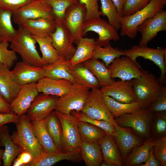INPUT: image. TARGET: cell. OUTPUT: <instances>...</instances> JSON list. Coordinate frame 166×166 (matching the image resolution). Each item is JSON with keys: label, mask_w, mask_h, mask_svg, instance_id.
Masks as SVG:
<instances>
[{"label": "cell", "mask_w": 166, "mask_h": 166, "mask_svg": "<svg viewBox=\"0 0 166 166\" xmlns=\"http://www.w3.org/2000/svg\"><path fill=\"white\" fill-rule=\"evenodd\" d=\"M90 89L79 83L72 84L69 91L59 97L54 110L64 114H70L73 111H81L88 96Z\"/></svg>", "instance_id": "obj_6"}, {"label": "cell", "mask_w": 166, "mask_h": 166, "mask_svg": "<svg viewBox=\"0 0 166 166\" xmlns=\"http://www.w3.org/2000/svg\"><path fill=\"white\" fill-rule=\"evenodd\" d=\"M70 65V60H66L61 58L54 63L42 66L45 70L46 77L55 79L66 80L73 83H78L68 70Z\"/></svg>", "instance_id": "obj_27"}, {"label": "cell", "mask_w": 166, "mask_h": 166, "mask_svg": "<svg viewBox=\"0 0 166 166\" xmlns=\"http://www.w3.org/2000/svg\"><path fill=\"white\" fill-rule=\"evenodd\" d=\"M138 166H159L160 164L154 156L152 153V148L150 150L147 158L144 162Z\"/></svg>", "instance_id": "obj_52"}, {"label": "cell", "mask_w": 166, "mask_h": 166, "mask_svg": "<svg viewBox=\"0 0 166 166\" xmlns=\"http://www.w3.org/2000/svg\"><path fill=\"white\" fill-rule=\"evenodd\" d=\"M82 160L79 152H58L46 153L36 160H32L27 166H51L63 160L73 162H80Z\"/></svg>", "instance_id": "obj_25"}, {"label": "cell", "mask_w": 166, "mask_h": 166, "mask_svg": "<svg viewBox=\"0 0 166 166\" xmlns=\"http://www.w3.org/2000/svg\"><path fill=\"white\" fill-rule=\"evenodd\" d=\"M77 0V1H79V0Z\"/></svg>", "instance_id": "obj_58"}, {"label": "cell", "mask_w": 166, "mask_h": 166, "mask_svg": "<svg viewBox=\"0 0 166 166\" xmlns=\"http://www.w3.org/2000/svg\"><path fill=\"white\" fill-rule=\"evenodd\" d=\"M160 1L164 6L166 5V0H160Z\"/></svg>", "instance_id": "obj_57"}, {"label": "cell", "mask_w": 166, "mask_h": 166, "mask_svg": "<svg viewBox=\"0 0 166 166\" xmlns=\"http://www.w3.org/2000/svg\"><path fill=\"white\" fill-rule=\"evenodd\" d=\"M151 0H126L124 4L122 17L133 14L146 7Z\"/></svg>", "instance_id": "obj_46"}, {"label": "cell", "mask_w": 166, "mask_h": 166, "mask_svg": "<svg viewBox=\"0 0 166 166\" xmlns=\"http://www.w3.org/2000/svg\"><path fill=\"white\" fill-rule=\"evenodd\" d=\"M164 5L160 0H151L143 9L135 13L122 17L120 35L131 39L136 37L137 27L147 19L163 10Z\"/></svg>", "instance_id": "obj_5"}, {"label": "cell", "mask_w": 166, "mask_h": 166, "mask_svg": "<svg viewBox=\"0 0 166 166\" xmlns=\"http://www.w3.org/2000/svg\"><path fill=\"white\" fill-rule=\"evenodd\" d=\"M100 166H113L111 164L103 160L101 163Z\"/></svg>", "instance_id": "obj_56"}, {"label": "cell", "mask_w": 166, "mask_h": 166, "mask_svg": "<svg viewBox=\"0 0 166 166\" xmlns=\"http://www.w3.org/2000/svg\"><path fill=\"white\" fill-rule=\"evenodd\" d=\"M39 45L42 53V66L54 63L61 58L53 46L51 36L42 37L32 35Z\"/></svg>", "instance_id": "obj_30"}, {"label": "cell", "mask_w": 166, "mask_h": 166, "mask_svg": "<svg viewBox=\"0 0 166 166\" xmlns=\"http://www.w3.org/2000/svg\"><path fill=\"white\" fill-rule=\"evenodd\" d=\"M103 160L113 166L123 165V159L112 135H107L99 142Z\"/></svg>", "instance_id": "obj_24"}, {"label": "cell", "mask_w": 166, "mask_h": 166, "mask_svg": "<svg viewBox=\"0 0 166 166\" xmlns=\"http://www.w3.org/2000/svg\"><path fill=\"white\" fill-rule=\"evenodd\" d=\"M101 3V15L106 16L108 22L117 31L120 29L122 17L111 0H99Z\"/></svg>", "instance_id": "obj_40"}, {"label": "cell", "mask_w": 166, "mask_h": 166, "mask_svg": "<svg viewBox=\"0 0 166 166\" xmlns=\"http://www.w3.org/2000/svg\"><path fill=\"white\" fill-rule=\"evenodd\" d=\"M50 5L54 19L57 24L62 22L67 9L72 5L79 2L77 0H43Z\"/></svg>", "instance_id": "obj_42"}, {"label": "cell", "mask_w": 166, "mask_h": 166, "mask_svg": "<svg viewBox=\"0 0 166 166\" xmlns=\"http://www.w3.org/2000/svg\"><path fill=\"white\" fill-rule=\"evenodd\" d=\"M124 55V50L114 48L109 43L103 47L97 45L92 58L101 59L107 67L115 58Z\"/></svg>", "instance_id": "obj_39"}, {"label": "cell", "mask_w": 166, "mask_h": 166, "mask_svg": "<svg viewBox=\"0 0 166 166\" xmlns=\"http://www.w3.org/2000/svg\"><path fill=\"white\" fill-rule=\"evenodd\" d=\"M4 150L0 148V164L2 165V159Z\"/></svg>", "instance_id": "obj_55"}, {"label": "cell", "mask_w": 166, "mask_h": 166, "mask_svg": "<svg viewBox=\"0 0 166 166\" xmlns=\"http://www.w3.org/2000/svg\"><path fill=\"white\" fill-rule=\"evenodd\" d=\"M73 56L70 60V68L92 58L97 45L93 38L82 37L77 45Z\"/></svg>", "instance_id": "obj_28"}, {"label": "cell", "mask_w": 166, "mask_h": 166, "mask_svg": "<svg viewBox=\"0 0 166 166\" xmlns=\"http://www.w3.org/2000/svg\"><path fill=\"white\" fill-rule=\"evenodd\" d=\"M86 9L85 5L79 2L66 10L62 22L70 33L73 43L77 45L82 37Z\"/></svg>", "instance_id": "obj_13"}, {"label": "cell", "mask_w": 166, "mask_h": 166, "mask_svg": "<svg viewBox=\"0 0 166 166\" xmlns=\"http://www.w3.org/2000/svg\"><path fill=\"white\" fill-rule=\"evenodd\" d=\"M124 56H128L134 61L139 57H142L153 61L158 66L161 71L158 78L164 85L166 84V49L162 47L156 48L146 46L133 45L129 49L124 50Z\"/></svg>", "instance_id": "obj_8"}, {"label": "cell", "mask_w": 166, "mask_h": 166, "mask_svg": "<svg viewBox=\"0 0 166 166\" xmlns=\"http://www.w3.org/2000/svg\"><path fill=\"white\" fill-rule=\"evenodd\" d=\"M148 107L153 113L166 111V86L165 85L160 95Z\"/></svg>", "instance_id": "obj_49"}, {"label": "cell", "mask_w": 166, "mask_h": 166, "mask_svg": "<svg viewBox=\"0 0 166 166\" xmlns=\"http://www.w3.org/2000/svg\"><path fill=\"white\" fill-rule=\"evenodd\" d=\"M155 144L152 147V153L160 166H166V136L154 139Z\"/></svg>", "instance_id": "obj_45"}, {"label": "cell", "mask_w": 166, "mask_h": 166, "mask_svg": "<svg viewBox=\"0 0 166 166\" xmlns=\"http://www.w3.org/2000/svg\"><path fill=\"white\" fill-rule=\"evenodd\" d=\"M153 113L148 107H142L114 120L117 125L130 128L137 136L145 140L151 137L150 125Z\"/></svg>", "instance_id": "obj_4"}, {"label": "cell", "mask_w": 166, "mask_h": 166, "mask_svg": "<svg viewBox=\"0 0 166 166\" xmlns=\"http://www.w3.org/2000/svg\"><path fill=\"white\" fill-rule=\"evenodd\" d=\"M40 18L54 19L51 6L43 0H34L13 14L14 22L18 25L29 19Z\"/></svg>", "instance_id": "obj_10"}, {"label": "cell", "mask_w": 166, "mask_h": 166, "mask_svg": "<svg viewBox=\"0 0 166 166\" xmlns=\"http://www.w3.org/2000/svg\"><path fill=\"white\" fill-rule=\"evenodd\" d=\"M39 93L36 82L21 86L17 96L10 104L11 112L18 116L25 114Z\"/></svg>", "instance_id": "obj_20"}, {"label": "cell", "mask_w": 166, "mask_h": 166, "mask_svg": "<svg viewBox=\"0 0 166 166\" xmlns=\"http://www.w3.org/2000/svg\"><path fill=\"white\" fill-rule=\"evenodd\" d=\"M11 72L14 81L20 86L37 83L45 77L42 66L32 65L23 61L17 62Z\"/></svg>", "instance_id": "obj_19"}, {"label": "cell", "mask_w": 166, "mask_h": 166, "mask_svg": "<svg viewBox=\"0 0 166 166\" xmlns=\"http://www.w3.org/2000/svg\"><path fill=\"white\" fill-rule=\"evenodd\" d=\"M8 42H0V62L10 69L18 59L16 53L8 49Z\"/></svg>", "instance_id": "obj_44"}, {"label": "cell", "mask_w": 166, "mask_h": 166, "mask_svg": "<svg viewBox=\"0 0 166 166\" xmlns=\"http://www.w3.org/2000/svg\"><path fill=\"white\" fill-rule=\"evenodd\" d=\"M124 56L115 58L108 66L111 77L129 81L141 77L143 75L142 69L138 62Z\"/></svg>", "instance_id": "obj_12"}, {"label": "cell", "mask_w": 166, "mask_h": 166, "mask_svg": "<svg viewBox=\"0 0 166 166\" xmlns=\"http://www.w3.org/2000/svg\"><path fill=\"white\" fill-rule=\"evenodd\" d=\"M103 97L114 118L125 114L132 113L142 107L141 104L137 101L124 103L119 102L108 96L103 95Z\"/></svg>", "instance_id": "obj_33"}, {"label": "cell", "mask_w": 166, "mask_h": 166, "mask_svg": "<svg viewBox=\"0 0 166 166\" xmlns=\"http://www.w3.org/2000/svg\"><path fill=\"white\" fill-rule=\"evenodd\" d=\"M143 75L132 80L136 101L148 107L160 95L164 86L152 73L142 69Z\"/></svg>", "instance_id": "obj_2"}, {"label": "cell", "mask_w": 166, "mask_h": 166, "mask_svg": "<svg viewBox=\"0 0 166 166\" xmlns=\"http://www.w3.org/2000/svg\"><path fill=\"white\" fill-rule=\"evenodd\" d=\"M19 116L12 112L8 113H0V130L6 124L9 123H16L18 121Z\"/></svg>", "instance_id": "obj_51"}, {"label": "cell", "mask_w": 166, "mask_h": 166, "mask_svg": "<svg viewBox=\"0 0 166 166\" xmlns=\"http://www.w3.org/2000/svg\"><path fill=\"white\" fill-rule=\"evenodd\" d=\"M78 130L82 141L99 144L100 140L107 135L102 129L88 123L78 121Z\"/></svg>", "instance_id": "obj_36"}, {"label": "cell", "mask_w": 166, "mask_h": 166, "mask_svg": "<svg viewBox=\"0 0 166 166\" xmlns=\"http://www.w3.org/2000/svg\"><path fill=\"white\" fill-rule=\"evenodd\" d=\"M59 97L45 94H38L35 97L26 113L31 121H38L45 118L54 110Z\"/></svg>", "instance_id": "obj_18"}, {"label": "cell", "mask_w": 166, "mask_h": 166, "mask_svg": "<svg viewBox=\"0 0 166 166\" xmlns=\"http://www.w3.org/2000/svg\"><path fill=\"white\" fill-rule=\"evenodd\" d=\"M44 119L46 128L53 142L58 149L63 152L61 126L56 111H52Z\"/></svg>", "instance_id": "obj_37"}, {"label": "cell", "mask_w": 166, "mask_h": 166, "mask_svg": "<svg viewBox=\"0 0 166 166\" xmlns=\"http://www.w3.org/2000/svg\"><path fill=\"white\" fill-rule=\"evenodd\" d=\"M57 25L54 19L40 18L28 20L19 25L32 35L46 37L51 36Z\"/></svg>", "instance_id": "obj_21"}, {"label": "cell", "mask_w": 166, "mask_h": 166, "mask_svg": "<svg viewBox=\"0 0 166 166\" xmlns=\"http://www.w3.org/2000/svg\"><path fill=\"white\" fill-rule=\"evenodd\" d=\"M18 26L15 36L10 42V48L20 56L23 61L32 65L42 66L41 57L36 48L37 42L31 34Z\"/></svg>", "instance_id": "obj_3"}, {"label": "cell", "mask_w": 166, "mask_h": 166, "mask_svg": "<svg viewBox=\"0 0 166 166\" xmlns=\"http://www.w3.org/2000/svg\"><path fill=\"white\" fill-rule=\"evenodd\" d=\"M34 133L44 151L51 153L60 151L57 148L46 128L45 119L31 121Z\"/></svg>", "instance_id": "obj_29"}, {"label": "cell", "mask_w": 166, "mask_h": 166, "mask_svg": "<svg viewBox=\"0 0 166 166\" xmlns=\"http://www.w3.org/2000/svg\"><path fill=\"white\" fill-rule=\"evenodd\" d=\"M73 84L68 80L53 79L45 77L36 83V86L39 93L60 97L69 91Z\"/></svg>", "instance_id": "obj_22"}, {"label": "cell", "mask_w": 166, "mask_h": 166, "mask_svg": "<svg viewBox=\"0 0 166 166\" xmlns=\"http://www.w3.org/2000/svg\"><path fill=\"white\" fill-rule=\"evenodd\" d=\"M20 88L13 79L11 70L0 62V93L8 103L12 102Z\"/></svg>", "instance_id": "obj_23"}, {"label": "cell", "mask_w": 166, "mask_h": 166, "mask_svg": "<svg viewBox=\"0 0 166 166\" xmlns=\"http://www.w3.org/2000/svg\"><path fill=\"white\" fill-rule=\"evenodd\" d=\"M68 70L80 84L91 89L101 87L97 79L83 62L68 68Z\"/></svg>", "instance_id": "obj_31"}, {"label": "cell", "mask_w": 166, "mask_h": 166, "mask_svg": "<svg viewBox=\"0 0 166 166\" xmlns=\"http://www.w3.org/2000/svg\"><path fill=\"white\" fill-rule=\"evenodd\" d=\"M70 113L78 121L86 122L97 126L103 130L108 135H112L115 131L113 122L91 118L81 111L77 113L73 111Z\"/></svg>", "instance_id": "obj_43"}, {"label": "cell", "mask_w": 166, "mask_h": 166, "mask_svg": "<svg viewBox=\"0 0 166 166\" xmlns=\"http://www.w3.org/2000/svg\"><path fill=\"white\" fill-rule=\"evenodd\" d=\"M99 0H79V2L85 5L86 14L85 21L100 17L101 12L98 4Z\"/></svg>", "instance_id": "obj_47"}, {"label": "cell", "mask_w": 166, "mask_h": 166, "mask_svg": "<svg viewBox=\"0 0 166 166\" xmlns=\"http://www.w3.org/2000/svg\"><path fill=\"white\" fill-rule=\"evenodd\" d=\"M13 14L10 11L0 9V42H10L16 34L17 30L12 22Z\"/></svg>", "instance_id": "obj_38"}, {"label": "cell", "mask_w": 166, "mask_h": 166, "mask_svg": "<svg viewBox=\"0 0 166 166\" xmlns=\"http://www.w3.org/2000/svg\"><path fill=\"white\" fill-rule=\"evenodd\" d=\"M89 31L94 32L98 34L96 42L97 45L101 46H105L112 40L117 41L120 38L117 30L108 22L100 17L85 21L82 37L86 36Z\"/></svg>", "instance_id": "obj_11"}, {"label": "cell", "mask_w": 166, "mask_h": 166, "mask_svg": "<svg viewBox=\"0 0 166 166\" xmlns=\"http://www.w3.org/2000/svg\"><path fill=\"white\" fill-rule=\"evenodd\" d=\"M80 152L86 166H99L103 161L101 149L99 144L82 141Z\"/></svg>", "instance_id": "obj_35"}, {"label": "cell", "mask_w": 166, "mask_h": 166, "mask_svg": "<svg viewBox=\"0 0 166 166\" xmlns=\"http://www.w3.org/2000/svg\"><path fill=\"white\" fill-rule=\"evenodd\" d=\"M31 122L27 115L24 114L19 116L18 121L15 123L16 130L14 131L10 136L21 152L29 153L33 157V160H36L45 152L34 133Z\"/></svg>", "instance_id": "obj_1"}, {"label": "cell", "mask_w": 166, "mask_h": 166, "mask_svg": "<svg viewBox=\"0 0 166 166\" xmlns=\"http://www.w3.org/2000/svg\"><path fill=\"white\" fill-rule=\"evenodd\" d=\"M150 133L154 139L166 136V111L153 113Z\"/></svg>", "instance_id": "obj_41"}, {"label": "cell", "mask_w": 166, "mask_h": 166, "mask_svg": "<svg viewBox=\"0 0 166 166\" xmlns=\"http://www.w3.org/2000/svg\"><path fill=\"white\" fill-rule=\"evenodd\" d=\"M166 30V11L162 10L149 18L137 27L141 34L139 45L146 46L160 31Z\"/></svg>", "instance_id": "obj_14"}, {"label": "cell", "mask_w": 166, "mask_h": 166, "mask_svg": "<svg viewBox=\"0 0 166 166\" xmlns=\"http://www.w3.org/2000/svg\"><path fill=\"white\" fill-rule=\"evenodd\" d=\"M83 62L97 79L101 87L115 81L111 77L109 70L104 63L99 59L92 58Z\"/></svg>", "instance_id": "obj_34"}, {"label": "cell", "mask_w": 166, "mask_h": 166, "mask_svg": "<svg viewBox=\"0 0 166 166\" xmlns=\"http://www.w3.org/2000/svg\"><path fill=\"white\" fill-rule=\"evenodd\" d=\"M33 160L31 155L26 152H21L14 161L13 166H27Z\"/></svg>", "instance_id": "obj_50"}, {"label": "cell", "mask_w": 166, "mask_h": 166, "mask_svg": "<svg viewBox=\"0 0 166 166\" xmlns=\"http://www.w3.org/2000/svg\"><path fill=\"white\" fill-rule=\"evenodd\" d=\"M56 112L61 126L63 152H80L82 141L78 130V120L71 113Z\"/></svg>", "instance_id": "obj_7"}, {"label": "cell", "mask_w": 166, "mask_h": 166, "mask_svg": "<svg viewBox=\"0 0 166 166\" xmlns=\"http://www.w3.org/2000/svg\"><path fill=\"white\" fill-rule=\"evenodd\" d=\"M81 112L89 117L113 122L114 118L104 100L100 89L89 91Z\"/></svg>", "instance_id": "obj_9"}, {"label": "cell", "mask_w": 166, "mask_h": 166, "mask_svg": "<svg viewBox=\"0 0 166 166\" xmlns=\"http://www.w3.org/2000/svg\"></svg>", "instance_id": "obj_59"}, {"label": "cell", "mask_w": 166, "mask_h": 166, "mask_svg": "<svg viewBox=\"0 0 166 166\" xmlns=\"http://www.w3.org/2000/svg\"><path fill=\"white\" fill-rule=\"evenodd\" d=\"M113 123L115 131L112 135L122 156L124 164L125 159L131 150L134 148L142 145L144 141V139L137 136L130 128L117 125L114 119Z\"/></svg>", "instance_id": "obj_15"}, {"label": "cell", "mask_w": 166, "mask_h": 166, "mask_svg": "<svg viewBox=\"0 0 166 166\" xmlns=\"http://www.w3.org/2000/svg\"><path fill=\"white\" fill-rule=\"evenodd\" d=\"M100 90L103 95L111 97L120 102L129 103L136 101L132 80L114 81L101 87Z\"/></svg>", "instance_id": "obj_17"}, {"label": "cell", "mask_w": 166, "mask_h": 166, "mask_svg": "<svg viewBox=\"0 0 166 166\" xmlns=\"http://www.w3.org/2000/svg\"><path fill=\"white\" fill-rule=\"evenodd\" d=\"M51 36L52 45L61 57L66 60H70L76 48L73 45V40L70 33L62 22L57 24Z\"/></svg>", "instance_id": "obj_16"}, {"label": "cell", "mask_w": 166, "mask_h": 166, "mask_svg": "<svg viewBox=\"0 0 166 166\" xmlns=\"http://www.w3.org/2000/svg\"><path fill=\"white\" fill-rule=\"evenodd\" d=\"M119 14L122 17L123 7L126 0H111Z\"/></svg>", "instance_id": "obj_54"}, {"label": "cell", "mask_w": 166, "mask_h": 166, "mask_svg": "<svg viewBox=\"0 0 166 166\" xmlns=\"http://www.w3.org/2000/svg\"><path fill=\"white\" fill-rule=\"evenodd\" d=\"M0 146L5 147L2 159L3 165H12L14 160L21 151L11 138L9 128L6 125L0 130Z\"/></svg>", "instance_id": "obj_26"}, {"label": "cell", "mask_w": 166, "mask_h": 166, "mask_svg": "<svg viewBox=\"0 0 166 166\" xmlns=\"http://www.w3.org/2000/svg\"><path fill=\"white\" fill-rule=\"evenodd\" d=\"M11 112L10 105L0 93V113H8Z\"/></svg>", "instance_id": "obj_53"}, {"label": "cell", "mask_w": 166, "mask_h": 166, "mask_svg": "<svg viewBox=\"0 0 166 166\" xmlns=\"http://www.w3.org/2000/svg\"><path fill=\"white\" fill-rule=\"evenodd\" d=\"M34 0H0V9L10 11L13 13L21 7Z\"/></svg>", "instance_id": "obj_48"}, {"label": "cell", "mask_w": 166, "mask_h": 166, "mask_svg": "<svg viewBox=\"0 0 166 166\" xmlns=\"http://www.w3.org/2000/svg\"><path fill=\"white\" fill-rule=\"evenodd\" d=\"M155 144L152 137L144 140L143 144L133 148L125 159L123 166H137L144 163L151 149Z\"/></svg>", "instance_id": "obj_32"}]
</instances>
